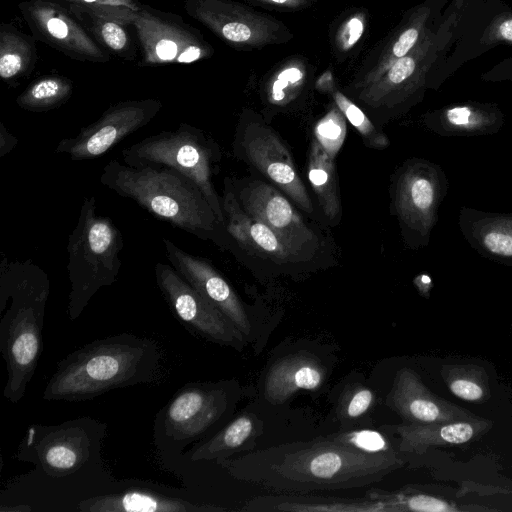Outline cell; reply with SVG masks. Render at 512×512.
Returning <instances> with one entry per match:
<instances>
[{"label":"cell","instance_id":"6da1fadb","mask_svg":"<svg viewBox=\"0 0 512 512\" xmlns=\"http://www.w3.org/2000/svg\"><path fill=\"white\" fill-rule=\"evenodd\" d=\"M107 424L90 416L60 424H32L14 458L34 465L1 491V512H77L84 500L118 483L106 464Z\"/></svg>","mask_w":512,"mask_h":512},{"label":"cell","instance_id":"7a4b0ae2","mask_svg":"<svg viewBox=\"0 0 512 512\" xmlns=\"http://www.w3.org/2000/svg\"><path fill=\"white\" fill-rule=\"evenodd\" d=\"M244 482L278 493L360 488L381 481L401 468L399 453L373 454L329 435L288 442L217 461Z\"/></svg>","mask_w":512,"mask_h":512},{"label":"cell","instance_id":"3957f363","mask_svg":"<svg viewBox=\"0 0 512 512\" xmlns=\"http://www.w3.org/2000/svg\"><path fill=\"white\" fill-rule=\"evenodd\" d=\"M163 351L147 337L121 333L96 339L61 359L47 382V401H85L113 389L160 381Z\"/></svg>","mask_w":512,"mask_h":512},{"label":"cell","instance_id":"277c9868","mask_svg":"<svg viewBox=\"0 0 512 512\" xmlns=\"http://www.w3.org/2000/svg\"><path fill=\"white\" fill-rule=\"evenodd\" d=\"M50 292L47 273L30 259L0 265V352L6 363L3 396L18 403L43 351L42 330Z\"/></svg>","mask_w":512,"mask_h":512},{"label":"cell","instance_id":"5b68a950","mask_svg":"<svg viewBox=\"0 0 512 512\" xmlns=\"http://www.w3.org/2000/svg\"><path fill=\"white\" fill-rule=\"evenodd\" d=\"M100 182L156 218L202 240L224 248L232 242L199 187L175 169L133 167L111 160L103 168Z\"/></svg>","mask_w":512,"mask_h":512},{"label":"cell","instance_id":"8992f818","mask_svg":"<svg viewBox=\"0 0 512 512\" xmlns=\"http://www.w3.org/2000/svg\"><path fill=\"white\" fill-rule=\"evenodd\" d=\"M123 244L122 234L113 221L97 213L95 197L86 196L67 246L70 320L82 314L99 289L115 283L121 269L119 255Z\"/></svg>","mask_w":512,"mask_h":512},{"label":"cell","instance_id":"52a82bcc","mask_svg":"<svg viewBox=\"0 0 512 512\" xmlns=\"http://www.w3.org/2000/svg\"><path fill=\"white\" fill-rule=\"evenodd\" d=\"M233 393L228 382H193L178 389L156 414L153 439L164 463L183 457L190 444L218 432L232 408Z\"/></svg>","mask_w":512,"mask_h":512},{"label":"cell","instance_id":"ba28073f","mask_svg":"<svg viewBox=\"0 0 512 512\" xmlns=\"http://www.w3.org/2000/svg\"><path fill=\"white\" fill-rule=\"evenodd\" d=\"M122 157L129 166H164L188 177L199 187L218 221L225 226L222 198L212 182L214 166L221 159V152L204 131L181 123L176 130L162 131L126 147Z\"/></svg>","mask_w":512,"mask_h":512},{"label":"cell","instance_id":"9c48e42d","mask_svg":"<svg viewBox=\"0 0 512 512\" xmlns=\"http://www.w3.org/2000/svg\"><path fill=\"white\" fill-rule=\"evenodd\" d=\"M184 9L192 19L238 51H253L285 44L294 37L284 22L245 2L186 0Z\"/></svg>","mask_w":512,"mask_h":512},{"label":"cell","instance_id":"30bf717a","mask_svg":"<svg viewBox=\"0 0 512 512\" xmlns=\"http://www.w3.org/2000/svg\"><path fill=\"white\" fill-rule=\"evenodd\" d=\"M132 26L141 50L140 67L192 64L214 55L201 31L178 14L143 4Z\"/></svg>","mask_w":512,"mask_h":512},{"label":"cell","instance_id":"8fae6325","mask_svg":"<svg viewBox=\"0 0 512 512\" xmlns=\"http://www.w3.org/2000/svg\"><path fill=\"white\" fill-rule=\"evenodd\" d=\"M234 149L302 211L314 213L312 201L289 150L277 133L253 111H243Z\"/></svg>","mask_w":512,"mask_h":512},{"label":"cell","instance_id":"7c38bea8","mask_svg":"<svg viewBox=\"0 0 512 512\" xmlns=\"http://www.w3.org/2000/svg\"><path fill=\"white\" fill-rule=\"evenodd\" d=\"M155 277L170 309L187 330L213 343L243 349L247 338L242 332L173 266L157 263Z\"/></svg>","mask_w":512,"mask_h":512},{"label":"cell","instance_id":"4fadbf2b","mask_svg":"<svg viewBox=\"0 0 512 512\" xmlns=\"http://www.w3.org/2000/svg\"><path fill=\"white\" fill-rule=\"evenodd\" d=\"M157 99L126 100L110 105L98 120L73 137L62 139L55 152L81 161L98 158L128 135L146 126L162 109Z\"/></svg>","mask_w":512,"mask_h":512},{"label":"cell","instance_id":"5bb4252c","mask_svg":"<svg viewBox=\"0 0 512 512\" xmlns=\"http://www.w3.org/2000/svg\"><path fill=\"white\" fill-rule=\"evenodd\" d=\"M18 8L32 36L65 56L82 62L107 63L111 54L85 30L67 7L55 0H24Z\"/></svg>","mask_w":512,"mask_h":512},{"label":"cell","instance_id":"9a60e30c","mask_svg":"<svg viewBox=\"0 0 512 512\" xmlns=\"http://www.w3.org/2000/svg\"><path fill=\"white\" fill-rule=\"evenodd\" d=\"M241 207L294 247L316 256L319 237L304 221L284 193L261 180H242L233 184Z\"/></svg>","mask_w":512,"mask_h":512},{"label":"cell","instance_id":"2e32d148","mask_svg":"<svg viewBox=\"0 0 512 512\" xmlns=\"http://www.w3.org/2000/svg\"><path fill=\"white\" fill-rule=\"evenodd\" d=\"M226 508L199 503L185 490L154 482L124 479L107 493L84 500L77 512H219Z\"/></svg>","mask_w":512,"mask_h":512},{"label":"cell","instance_id":"e0dca14e","mask_svg":"<svg viewBox=\"0 0 512 512\" xmlns=\"http://www.w3.org/2000/svg\"><path fill=\"white\" fill-rule=\"evenodd\" d=\"M221 198L225 228L232 242L241 249L282 266L301 265L315 258L294 247L271 228L250 216L241 207L233 183L227 178Z\"/></svg>","mask_w":512,"mask_h":512},{"label":"cell","instance_id":"ac0fdd59","mask_svg":"<svg viewBox=\"0 0 512 512\" xmlns=\"http://www.w3.org/2000/svg\"><path fill=\"white\" fill-rule=\"evenodd\" d=\"M166 256L174 269L207 301L226 315L248 338L252 325L247 310L229 282L205 258L192 255L163 238Z\"/></svg>","mask_w":512,"mask_h":512},{"label":"cell","instance_id":"d6986e66","mask_svg":"<svg viewBox=\"0 0 512 512\" xmlns=\"http://www.w3.org/2000/svg\"><path fill=\"white\" fill-rule=\"evenodd\" d=\"M387 405L409 424L452 422L478 419L475 414L462 409L433 394L410 368L400 369L386 399Z\"/></svg>","mask_w":512,"mask_h":512},{"label":"cell","instance_id":"ffe728a7","mask_svg":"<svg viewBox=\"0 0 512 512\" xmlns=\"http://www.w3.org/2000/svg\"><path fill=\"white\" fill-rule=\"evenodd\" d=\"M437 200V184L428 166L405 167L395 183L394 203L401 224L425 235L431 226Z\"/></svg>","mask_w":512,"mask_h":512},{"label":"cell","instance_id":"44dd1931","mask_svg":"<svg viewBox=\"0 0 512 512\" xmlns=\"http://www.w3.org/2000/svg\"><path fill=\"white\" fill-rule=\"evenodd\" d=\"M491 426V421L478 418L452 422L383 425L381 430L399 437V452L421 455L434 446L467 443L487 432Z\"/></svg>","mask_w":512,"mask_h":512},{"label":"cell","instance_id":"7402d4cb","mask_svg":"<svg viewBox=\"0 0 512 512\" xmlns=\"http://www.w3.org/2000/svg\"><path fill=\"white\" fill-rule=\"evenodd\" d=\"M325 379V367L317 357L306 352L289 354L270 367L264 395L269 402L283 403L300 390L318 389Z\"/></svg>","mask_w":512,"mask_h":512},{"label":"cell","instance_id":"603a6c76","mask_svg":"<svg viewBox=\"0 0 512 512\" xmlns=\"http://www.w3.org/2000/svg\"><path fill=\"white\" fill-rule=\"evenodd\" d=\"M241 510L263 512H387L384 503L368 496L364 498H341L305 495V493H280L278 495L254 497L246 502Z\"/></svg>","mask_w":512,"mask_h":512},{"label":"cell","instance_id":"cb8c5ba5","mask_svg":"<svg viewBox=\"0 0 512 512\" xmlns=\"http://www.w3.org/2000/svg\"><path fill=\"white\" fill-rule=\"evenodd\" d=\"M262 422L253 414L245 412L234 418L211 437L196 443L184 452L185 463L219 461L240 452L261 433Z\"/></svg>","mask_w":512,"mask_h":512},{"label":"cell","instance_id":"d4e9b609","mask_svg":"<svg viewBox=\"0 0 512 512\" xmlns=\"http://www.w3.org/2000/svg\"><path fill=\"white\" fill-rule=\"evenodd\" d=\"M35 38L21 32L11 23L0 25V77L10 86L18 85L35 68Z\"/></svg>","mask_w":512,"mask_h":512},{"label":"cell","instance_id":"484cf974","mask_svg":"<svg viewBox=\"0 0 512 512\" xmlns=\"http://www.w3.org/2000/svg\"><path fill=\"white\" fill-rule=\"evenodd\" d=\"M307 176L319 206L330 224L341 218V199L334 159L313 139L308 153Z\"/></svg>","mask_w":512,"mask_h":512},{"label":"cell","instance_id":"4316f807","mask_svg":"<svg viewBox=\"0 0 512 512\" xmlns=\"http://www.w3.org/2000/svg\"><path fill=\"white\" fill-rule=\"evenodd\" d=\"M313 78L312 65L302 56H290L277 64L264 82L263 95L273 107L283 108L297 100Z\"/></svg>","mask_w":512,"mask_h":512},{"label":"cell","instance_id":"83f0119b","mask_svg":"<svg viewBox=\"0 0 512 512\" xmlns=\"http://www.w3.org/2000/svg\"><path fill=\"white\" fill-rule=\"evenodd\" d=\"M65 7L77 18L88 34L111 55L128 61L136 58V49L126 25L77 5Z\"/></svg>","mask_w":512,"mask_h":512},{"label":"cell","instance_id":"f1b7e54d","mask_svg":"<svg viewBox=\"0 0 512 512\" xmlns=\"http://www.w3.org/2000/svg\"><path fill=\"white\" fill-rule=\"evenodd\" d=\"M314 87L320 93L329 96L334 105L345 116L346 120L356 128L366 146L373 149H384L389 145L386 135L377 128L364 111L336 85L331 70L324 71L314 82Z\"/></svg>","mask_w":512,"mask_h":512},{"label":"cell","instance_id":"f546056e","mask_svg":"<svg viewBox=\"0 0 512 512\" xmlns=\"http://www.w3.org/2000/svg\"><path fill=\"white\" fill-rule=\"evenodd\" d=\"M366 496L385 504L387 512L422 511V512H458L471 510H490L484 507L459 506L454 502L425 493L420 489L405 487L398 491L371 489Z\"/></svg>","mask_w":512,"mask_h":512},{"label":"cell","instance_id":"4dcf8cb0","mask_svg":"<svg viewBox=\"0 0 512 512\" xmlns=\"http://www.w3.org/2000/svg\"><path fill=\"white\" fill-rule=\"evenodd\" d=\"M73 81L63 75H44L22 91L16 98L17 105L31 112H46L66 103L72 96Z\"/></svg>","mask_w":512,"mask_h":512},{"label":"cell","instance_id":"1f68e13d","mask_svg":"<svg viewBox=\"0 0 512 512\" xmlns=\"http://www.w3.org/2000/svg\"><path fill=\"white\" fill-rule=\"evenodd\" d=\"M442 376L450 391L468 402H483L489 397L488 376L475 365H444Z\"/></svg>","mask_w":512,"mask_h":512},{"label":"cell","instance_id":"d6a6232c","mask_svg":"<svg viewBox=\"0 0 512 512\" xmlns=\"http://www.w3.org/2000/svg\"><path fill=\"white\" fill-rule=\"evenodd\" d=\"M376 396L363 384L347 386L337 404V417L341 430L355 429L366 422L375 407Z\"/></svg>","mask_w":512,"mask_h":512},{"label":"cell","instance_id":"836d02e7","mask_svg":"<svg viewBox=\"0 0 512 512\" xmlns=\"http://www.w3.org/2000/svg\"><path fill=\"white\" fill-rule=\"evenodd\" d=\"M367 28V13L354 8L340 17L331 33L332 54L343 63L360 43Z\"/></svg>","mask_w":512,"mask_h":512},{"label":"cell","instance_id":"e575fe53","mask_svg":"<svg viewBox=\"0 0 512 512\" xmlns=\"http://www.w3.org/2000/svg\"><path fill=\"white\" fill-rule=\"evenodd\" d=\"M346 132V118L335 105L316 123L314 129L315 139L333 159L344 143Z\"/></svg>","mask_w":512,"mask_h":512},{"label":"cell","instance_id":"d590c367","mask_svg":"<svg viewBox=\"0 0 512 512\" xmlns=\"http://www.w3.org/2000/svg\"><path fill=\"white\" fill-rule=\"evenodd\" d=\"M62 5H77L126 26L133 25L143 4L138 0H55Z\"/></svg>","mask_w":512,"mask_h":512},{"label":"cell","instance_id":"8d00e7d4","mask_svg":"<svg viewBox=\"0 0 512 512\" xmlns=\"http://www.w3.org/2000/svg\"><path fill=\"white\" fill-rule=\"evenodd\" d=\"M331 438L351 445L358 450L373 454H395L399 453L389 440L385 432L371 429H349L330 434Z\"/></svg>","mask_w":512,"mask_h":512},{"label":"cell","instance_id":"74e56055","mask_svg":"<svg viewBox=\"0 0 512 512\" xmlns=\"http://www.w3.org/2000/svg\"><path fill=\"white\" fill-rule=\"evenodd\" d=\"M481 243L490 253L512 259V228L509 223H490L481 233Z\"/></svg>","mask_w":512,"mask_h":512},{"label":"cell","instance_id":"f35d334b","mask_svg":"<svg viewBox=\"0 0 512 512\" xmlns=\"http://www.w3.org/2000/svg\"><path fill=\"white\" fill-rule=\"evenodd\" d=\"M319 0H242L252 6L278 12H297L308 9Z\"/></svg>","mask_w":512,"mask_h":512},{"label":"cell","instance_id":"ab89813d","mask_svg":"<svg viewBox=\"0 0 512 512\" xmlns=\"http://www.w3.org/2000/svg\"><path fill=\"white\" fill-rule=\"evenodd\" d=\"M448 123L457 129L472 130L478 125L479 120L468 107H454L446 113Z\"/></svg>","mask_w":512,"mask_h":512},{"label":"cell","instance_id":"60d3db41","mask_svg":"<svg viewBox=\"0 0 512 512\" xmlns=\"http://www.w3.org/2000/svg\"><path fill=\"white\" fill-rule=\"evenodd\" d=\"M17 142V138L7 130L3 123H0V157L2 158L11 152Z\"/></svg>","mask_w":512,"mask_h":512},{"label":"cell","instance_id":"b9f144b4","mask_svg":"<svg viewBox=\"0 0 512 512\" xmlns=\"http://www.w3.org/2000/svg\"><path fill=\"white\" fill-rule=\"evenodd\" d=\"M500 34L506 40L512 41V19L501 24Z\"/></svg>","mask_w":512,"mask_h":512}]
</instances>
